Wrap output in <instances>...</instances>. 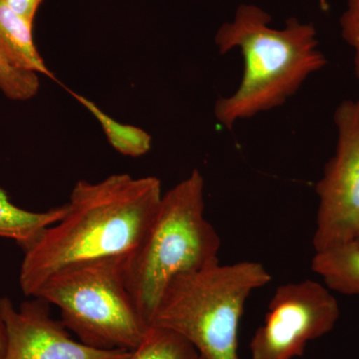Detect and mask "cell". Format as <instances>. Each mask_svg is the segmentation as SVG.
Masks as SVG:
<instances>
[{
	"mask_svg": "<svg viewBox=\"0 0 359 359\" xmlns=\"http://www.w3.org/2000/svg\"><path fill=\"white\" fill-rule=\"evenodd\" d=\"M69 93L95 118L110 145L118 153L137 158L147 154L151 150L152 137L145 130L116 121L93 101L73 91H69Z\"/></svg>",
	"mask_w": 359,
	"mask_h": 359,
	"instance_id": "obj_12",
	"label": "cell"
},
{
	"mask_svg": "<svg viewBox=\"0 0 359 359\" xmlns=\"http://www.w3.org/2000/svg\"><path fill=\"white\" fill-rule=\"evenodd\" d=\"M354 241L359 245V230L358 231V233H356L355 238H354Z\"/></svg>",
	"mask_w": 359,
	"mask_h": 359,
	"instance_id": "obj_18",
	"label": "cell"
},
{
	"mask_svg": "<svg viewBox=\"0 0 359 359\" xmlns=\"http://www.w3.org/2000/svg\"><path fill=\"white\" fill-rule=\"evenodd\" d=\"M271 20L262 7L241 4L233 20L216 33L215 43L222 55L238 49L244 58L237 90L215 104L217 121L224 128L280 107L327 65L313 23L290 18L278 29Z\"/></svg>",
	"mask_w": 359,
	"mask_h": 359,
	"instance_id": "obj_2",
	"label": "cell"
},
{
	"mask_svg": "<svg viewBox=\"0 0 359 359\" xmlns=\"http://www.w3.org/2000/svg\"><path fill=\"white\" fill-rule=\"evenodd\" d=\"M342 39L353 49L354 71L359 78V0H348L339 18Z\"/></svg>",
	"mask_w": 359,
	"mask_h": 359,
	"instance_id": "obj_15",
	"label": "cell"
},
{
	"mask_svg": "<svg viewBox=\"0 0 359 359\" xmlns=\"http://www.w3.org/2000/svg\"><path fill=\"white\" fill-rule=\"evenodd\" d=\"M339 316V302L323 283L304 280L280 285L250 339L252 359L302 358L309 342L330 334Z\"/></svg>",
	"mask_w": 359,
	"mask_h": 359,
	"instance_id": "obj_6",
	"label": "cell"
},
{
	"mask_svg": "<svg viewBox=\"0 0 359 359\" xmlns=\"http://www.w3.org/2000/svg\"><path fill=\"white\" fill-rule=\"evenodd\" d=\"M39 74L13 67L0 55V91L13 101H26L39 93Z\"/></svg>",
	"mask_w": 359,
	"mask_h": 359,
	"instance_id": "obj_14",
	"label": "cell"
},
{
	"mask_svg": "<svg viewBox=\"0 0 359 359\" xmlns=\"http://www.w3.org/2000/svg\"><path fill=\"white\" fill-rule=\"evenodd\" d=\"M128 259H102L63 269L34 297L57 306L61 323L87 346L133 351L150 327L127 287Z\"/></svg>",
	"mask_w": 359,
	"mask_h": 359,
	"instance_id": "obj_5",
	"label": "cell"
},
{
	"mask_svg": "<svg viewBox=\"0 0 359 359\" xmlns=\"http://www.w3.org/2000/svg\"><path fill=\"white\" fill-rule=\"evenodd\" d=\"M200 359H204V358H203L202 356H200Z\"/></svg>",
	"mask_w": 359,
	"mask_h": 359,
	"instance_id": "obj_19",
	"label": "cell"
},
{
	"mask_svg": "<svg viewBox=\"0 0 359 359\" xmlns=\"http://www.w3.org/2000/svg\"><path fill=\"white\" fill-rule=\"evenodd\" d=\"M311 269L332 292L359 295V245L355 241L316 252Z\"/></svg>",
	"mask_w": 359,
	"mask_h": 359,
	"instance_id": "obj_10",
	"label": "cell"
},
{
	"mask_svg": "<svg viewBox=\"0 0 359 359\" xmlns=\"http://www.w3.org/2000/svg\"><path fill=\"white\" fill-rule=\"evenodd\" d=\"M162 196L156 177L115 174L95 183L78 181L65 216L25 249L21 290L34 297L63 269L131 257L147 235Z\"/></svg>",
	"mask_w": 359,
	"mask_h": 359,
	"instance_id": "obj_1",
	"label": "cell"
},
{
	"mask_svg": "<svg viewBox=\"0 0 359 359\" xmlns=\"http://www.w3.org/2000/svg\"><path fill=\"white\" fill-rule=\"evenodd\" d=\"M67 212V204L46 212H30L11 202L0 188V237L15 241L25 250L34 243L49 226L60 221Z\"/></svg>",
	"mask_w": 359,
	"mask_h": 359,
	"instance_id": "obj_11",
	"label": "cell"
},
{
	"mask_svg": "<svg viewBox=\"0 0 359 359\" xmlns=\"http://www.w3.org/2000/svg\"><path fill=\"white\" fill-rule=\"evenodd\" d=\"M358 100H359V99H358Z\"/></svg>",
	"mask_w": 359,
	"mask_h": 359,
	"instance_id": "obj_20",
	"label": "cell"
},
{
	"mask_svg": "<svg viewBox=\"0 0 359 359\" xmlns=\"http://www.w3.org/2000/svg\"><path fill=\"white\" fill-rule=\"evenodd\" d=\"M13 13L33 25L42 0H2Z\"/></svg>",
	"mask_w": 359,
	"mask_h": 359,
	"instance_id": "obj_16",
	"label": "cell"
},
{
	"mask_svg": "<svg viewBox=\"0 0 359 359\" xmlns=\"http://www.w3.org/2000/svg\"><path fill=\"white\" fill-rule=\"evenodd\" d=\"M16 309L0 299V320L6 337L2 359H126L131 351L102 349L73 339L61 321L53 320L49 304L35 297Z\"/></svg>",
	"mask_w": 359,
	"mask_h": 359,
	"instance_id": "obj_8",
	"label": "cell"
},
{
	"mask_svg": "<svg viewBox=\"0 0 359 359\" xmlns=\"http://www.w3.org/2000/svg\"><path fill=\"white\" fill-rule=\"evenodd\" d=\"M271 280L257 262L215 264L175 278L151 325L176 332L204 359H241L238 330L245 302Z\"/></svg>",
	"mask_w": 359,
	"mask_h": 359,
	"instance_id": "obj_4",
	"label": "cell"
},
{
	"mask_svg": "<svg viewBox=\"0 0 359 359\" xmlns=\"http://www.w3.org/2000/svg\"><path fill=\"white\" fill-rule=\"evenodd\" d=\"M4 351H6V337H4V325L0 320V359L4 358Z\"/></svg>",
	"mask_w": 359,
	"mask_h": 359,
	"instance_id": "obj_17",
	"label": "cell"
},
{
	"mask_svg": "<svg viewBox=\"0 0 359 359\" xmlns=\"http://www.w3.org/2000/svg\"><path fill=\"white\" fill-rule=\"evenodd\" d=\"M204 188L195 169L163 194L147 235L127 262V287L149 327L175 278L219 263L221 238L205 219Z\"/></svg>",
	"mask_w": 359,
	"mask_h": 359,
	"instance_id": "obj_3",
	"label": "cell"
},
{
	"mask_svg": "<svg viewBox=\"0 0 359 359\" xmlns=\"http://www.w3.org/2000/svg\"><path fill=\"white\" fill-rule=\"evenodd\" d=\"M33 25L0 0V55L13 67L54 79L33 40Z\"/></svg>",
	"mask_w": 359,
	"mask_h": 359,
	"instance_id": "obj_9",
	"label": "cell"
},
{
	"mask_svg": "<svg viewBox=\"0 0 359 359\" xmlns=\"http://www.w3.org/2000/svg\"><path fill=\"white\" fill-rule=\"evenodd\" d=\"M126 359H200V354L181 335L151 325L141 344Z\"/></svg>",
	"mask_w": 359,
	"mask_h": 359,
	"instance_id": "obj_13",
	"label": "cell"
},
{
	"mask_svg": "<svg viewBox=\"0 0 359 359\" xmlns=\"http://www.w3.org/2000/svg\"><path fill=\"white\" fill-rule=\"evenodd\" d=\"M334 120V154L316 187V252L351 242L359 230V100L340 103Z\"/></svg>",
	"mask_w": 359,
	"mask_h": 359,
	"instance_id": "obj_7",
	"label": "cell"
}]
</instances>
